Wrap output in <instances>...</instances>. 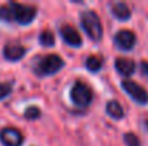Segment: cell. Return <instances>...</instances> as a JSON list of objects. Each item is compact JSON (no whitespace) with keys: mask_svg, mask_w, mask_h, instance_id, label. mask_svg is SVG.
<instances>
[{"mask_svg":"<svg viewBox=\"0 0 148 146\" xmlns=\"http://www.w3.org/2000/svg\"><path fill=\"white\" fill-rule=\"evenodd\" d=\"M39 43L43 46V48H50L55 45V36L50 30H43L39 36Z\"/></svg>","mask_w":148,"mask_h":146,"instance_id":"cell-14","label":"cell"},{"mask_svg":"<svg viewBox=\"0 0 148 146\" xmlns=\"http://www.w3.org/2000/svg\"><path fill=\"white\" fill-rule=\"evenodd\" d=\"M12 88H13V83H0V100L12 93Z\"/></svg>","mask_w":148,"mask_h":146,"instance_id":"cell-17","label":"cell"},{"mask_svg":"<svg viewBox=\"0 0 148 146\" xmlns=\"http://www.w3.org/2000/svg\"><path fill=\"white\" fill-rule=\"evenodd\" d=\"M63 66H65L63 59L53 53L46 56H39L33 62V72L38 76H50V75L58 73Z\"/></svg>","mask_w":148,"mask_h":146,"instance_id":"cell-2","label":"cell"},{"mask_svg":"<svg viewBox=\"0 0 148 146\" xmlns=\"http://www.w3.org/2000/svg\"><path fill=\"white\" fill-rule=\"evenodd\" d=\"M124 142H125L127 146H141L140 139H138L137 135L132 133V132H128V133L124 135Z\"/></svg>","mask_w":148,"mask_h":146,"instance_id":"cell-16","label":"cell"},{"mask_svg":"<svg viewBox=\"0 0 148 146\" xmlns=\"http://www.w3.org/2000/svg\"><path fill=\"white\" fill-rule=\"evenodd\" d=\"M38 14V9L30 4H22L16 1H9L7 4L0 6V20L14 22L17 24H29Z\"/></svg>","mask_w":148,"mask_h":146,"instance_id":"cell-1","label":"cell"},{"mask_svg":"<svg viewBox=\"0 0 148 146\" xmlns=\"http://www.w3.org/2000/svg\"><path fill=\"white\" fill-rule=\"evenodd\" d=\"M60 36L62 39L65 40V43H68L69 46H73V48H79L82 45V37L81 35L78 33V30L71 26V24H63L60 27Z\"/></svg>","mask_w":148,"mask_h":146,"instance_id":"cell-8","label":"cell"},{"mask_svg":"<svg viewBox=\"0 0 148 146\" xmlns=\"http://www.w3.org/2000/svg\"><path fill=\"white\" fill-rule=\"evenodd\" d=\"M121 86H122V89H124L130 96L132 97L137 103H140V105H145V103L148 102V93L145 92V89H144L141 85L135 83L134 80H128V79H125V80H122Z\"/></svg>","mask_w":148,"mask_h":146,"instance_id":"cell-5","label":"cell"},{"mask_svg":"<svg viewBox=\"0 0 148 146\" xmlns=\"http://www.w3.org/2000/svg\"><path fill=\"white\" fill-rule=\"evenodd\" d=\"M25 54H26V48H23L20 45H16V43H7L4 46V49H3L4 59H7L10 62H17Z\"/></svg>","mask_w":148,"mask_h":146,"instance_id":"cell-9","label":"cell"},{"mask_svg":"<svg viewBox=\"0 0 148 146\" xmlns=\"http://www.w3.org/2000/svg\"><path fill=\"white\" fill-rule=\"evenodd\" d=\"M111 12H112V16L116 17L118 20H128L131 17V10L130 7L122 3V1H118V3H114L111 6Z\"/></svg>","mask_w":148,"mask_h":146,"instance_id":"cell-11","label":"cell"},{"mask_svg":"<svg viewBox=\"0 0 148 146\" xmlns=\"http://www.w3.org/2000/svg\"><path fill=\"white\" fill-rule=\"evenodd\" d=\"M145 126H147V129H148V120H145Z\"/></svg>","mask_w":148,"mask_h":146,"instance_id":"cell-19","label":"cell"},{"mask_svg":"<svg viewBox=\"0 0 148 146\" xmlns=\"http://www.w3.org/2000/svg\"><path fill=\"white\" fill-rule=\"evenodd\" d=\"M115 69L121 76L130 77L135 72V62L128 57H118L115 60Z\"/></svg>","mask_w":148,"mask_h":146,"instance_id":"cell-10","label":"cell"},{"mask_svg":"<svg viewBox=\"0 0 148 146\" xmlns=\"http://www.w3.org/2000/svg\"><path fill=\"white\" fill-rule=\"evenodd\" d=\"M102 63H103V62H102V57H101V56H95V54H92V56H89V57L86 59L85 66H86V69H88L89 72L95 73V72H99V70H101Z\"/></svg>","mask_w":148,"mask_h":146,"instance_id":"cell-13","label":"cell"},{"mask_svg":"<svg viewBox=\"0 0 148 146\" xmlns=\"http://www.w3.org/2000/svg\"><path fill=\"white\" fill-rule=\"evenodd\" d=\"M92 97H94V93L86 83L79 82V80L73 83L71 89V99L76 106H82V107L88 106L92 102Z\"/></svg>","mask_w":148,"mask_h":146,"instance_id":"cell-4","label":"cell"},{"mask_svg":"<svg viewBox=\"0 0 148 146\" xmlns=\"http://www.w3.org/2000/svg\"><path fill=\"white\" fill-rule=\"evenodd\" d=\"M141 72L148 77V62H141Z\"/></svg>","mask_w":148,"mask_h":146,"instance_id":"cell-18","label":"cell"},{"mask_svg":"<svg viewBox=\"0 0 148 146\" xmlns=\"http://www.w3.org/2000/svg\"><path fill=\"white\" fill-rule=\"evenodd\" d=\"M25 117L29 120H35V119L40 117V109L38 106H29L25 110Z\"/></svg>","mask_w":148,"mask_h":146,"instance_id":"cell-15","label":"cell"},{"mask_svg":"<svg viewBox=\"0 0 148 146\" xmlns=\"http://www.w3.org/2000/svg\"><path fill=\"white\" fill-rule=\"evenodd\" d=\"M135 42H137V37H135L134 32H131V30L122 29V30L116 32L115 36H114L115 46L118 49H121V50H124V52L131 50V49L135 46Z\"/></svg>","mask_w":148,"mask_h":146,"instance_id":"cell-6","label":"cell"},{"mask_svg":"<svg viewBox=\"0 0 148 146\" xmlns=\"http://www.w3.org/2000/svg\"><path fill=\"white\" fill-rule=\"evenodd\" d=\"M81 26L85 30V33L89 36V39L98 42L102 37L103 29H102V23L99 16L94 10H85L81 13Z\"/></svg>","mask_w":148,"mask_h":146,"instance_id":"cell-3","label":"cell"},{"mask_svg":"<svg viewBox=\"0 0 148 146\" xmlns=\"http://www.w3.org/2000/svg\"><path fill=\"white\" fill-rule=\"evenodd\" d=\"M106 113L112 119H122L124 117V109L116 100H109L106 103Z\"/></svg>","mask_w":148,"mask_h":146,"instance_id":"cell-12","label":"cell"},{"mask_svg":"<svg viewBox=\"0 0 148 146\" xmlns=\"http://www.w3.org/2000/svg\"><path fill=\"white\" fill-rule=\"evenodd\" d=\"M0 142L3 146H22L23 135L16 128H4L0 130Z\"/></svg>","mask_w":148,"mask_h":146,"instance_id":"cell-7","label":"cell"}]
</instances>
